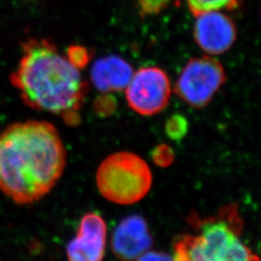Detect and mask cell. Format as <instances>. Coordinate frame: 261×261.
<instances>
[{"mask_svg":"<svg viewBox=\"0 0 261 261\" xmlns=\"http://www.w3.org/2000/svg\"><path fill=\"white\" fill-rule=\"evenodd\" d=\"M66 166V151L54 125L28 120L0 133V191L19 205L53 190Z\"/></svg>","mask_w":261,"mask_h":261,"instance_id":"obj_1","label":"cell"},{"mask_svg":"<svg viewBox=\"0 0 261 261\" xmlns=\"http://www.w3.org/2000/svg\"><path fill=\"white\" fill-rule=\"evenodd\" d=\"M10 82L29 108L60 116L71 126L80 122L87 86L80 69L47 39L23 42L22 56Z\"/></svg>","mask_w":261,"mask_h":261,"instance_id":"obj_2","label":"cell"},{"mask_svg":"<svg viewBox=\"0 0 261 261\" xmlns=\"http://www.w3.org/2000/svg\"><path fill=\"white\" fill-rule=\"evenodd\" d=\"M188 221L194 232L175 240L174 260L259 261L243 241L244 224L237 205L224 206L207 218L192 214Z\"/></svg>","mask_w":261,"mask_h":261,"instance_id":"obj_3","label":"cell"},{"mask_svg":"<svg viewBox=\"0 0 261 261\" xmlns=\"http://www.w3.org/2000/svg\"><path fill=\"white\" fill-rule=\"evenodd\" d=\"M96 182L106 199L119 205H130L148 194L153 176L149 166L140 156L117 152L102 162Z\"/></svg>","mask_w":261,"mask_h":261,"instance_id":"obj_4","label":"cell"},{"mask_svg":"<svg viewBox=\"0 0 261 261\" xmlns=\"http://www.w3.org/2000/svg\"><path fill=\"white\" fill-rule=\"evenodd\" d=\"M224 66L209 56L191 59L175 84V93L185 103L202 108L210 103L225 82Z\"/></svg>","mask_w":261,"mask_h":261,"instance_id":"obj_5","label":"cell"},{"mask_svg":"<svg viewBox=\"0 0 261 261\" xmlns=\"http://www.w3.org/2000/svg\"><path fill=\"white\" fill-rule=\"evenodd\" d=\"M171 85L167 74L158 67H144L133 74L126 87L130 109L141 115H154L168 103Z\"/></svg>","mask_w":261,"mask_h":261,"instance_id":"obj_6","label":"cell"},{"mask_svg":"<svg viewBox=\"0 0 261 261\" xmlns=\"http://www.w3.org/2000/svg\"><path fill=\"white\" fill-rule=\"evenodd\" d=\"M194 36L196 44L209 55H222L235 43L237 31L233 21L220 11H208L196 16Z\"/></svg>","mask_w":261,"mask_h":261,"instance_id":"obj_7","label":"cell"},{"mask_svg":"<svg viewBox=\"0 0 261 261\" xmlns=\"http://www.w3.org/2000/svg\"><path fill=\"white\" fill-rule=\"evenodd\" d=\"M107 226L97 213H87L81 220L77 234L67 246L68 261H103Z\"/></svg>","mask_w":261,"mask_h":261,"instance_id":"obj_8","label":"cell"},{"mask_svg":"<svg viewBox=\"0 0 261 261\" xmlns=\"http://www.w3.org/2000/svg\"><path fill=\"white\" fill-rule=\"evenodd\" d=\"M152 245L148 224L139 215L123 219L113 231L111 243L113 254L122 261L137 260Z\"/></svg>","mask_w":261,"mask_h":261,"instance_id":"obj_9","label":"cell"},{"mask_svg":"<svg viewBox=\"0 0 261 261\" xmlns=\"http://www.w3.org/2000/svg\"><path fill=\"white\" fill-rule=\"evenodd\" d=\"M134 71L121 57L106 56L97 60L91 69V82L101 92H118L126 89Z\"/></svg>","mask_w":261,"mask_h":261,"instance_id":"obj_10","label":"cell"},{"mask_svg":"<svg viewBox=\"0 0 261 261\" xmlns=\"http://www.w3.org/2000/svg\"><path fill=\"white\" fill-rule=\"evenodd\" d=\"M239 0H186L187 5L193 15L208 11L233 9Z\"/></svg>","mask_w":261,"mask_h":261,"instance_id":"obj_11","label":"cell"},{"mask_svg":"<svg viewBox=\"0 0 261 261\" xmlns=\"http://www.w3.org/2000/svg\"><path fill=\"white\" fill-rule=\"evenodd\" d=\"M140 13L143 16L159 14L168 6L170 0H137Z\"/></svg>","mask_w":261,"mask_h":261,"instance_id":"obj_12","label":"cell"},{"mask_svg":"<svg viewBox=\"0 0 261 261\" xmlns=\"http://www.w3.org/2000/svg\"><path fill=\"white\" fill-rule=\"evenodd\" d=\"M187 130L186 120L181 116H173L167 124V133L173 140L181 139Z\"/></svg>","mask_w":261,"mask_h":261,"instance_id":"obj_13","label":"cell"},{"mask_svg":"<svg viewBox=\"0 0 261 261\" xmlns=\"http://www.w3.org/2000/svg\"><path fill=\"white\" fill-rule=\"evenodd\" d=\"M67 57L69 60L79 69L86 65L89 60L88 51L83 47H71L67 53Z\"/></svg>","mask_w":261,"mask_h":261,"instance_id":"obj_14","label":"cell"},{"mask_svg":"<svg viewBox=\"0 0 261 261\" xmlns=\"http://www.w3.org/2000/svg\"><path fill=\"white\" fill-rule=\"evenodd\" d=\"M154 158L160 166H168L173 160V154L168 146H159L154 152Z\"/></svg>","mask_w":261,"mask_h":261,"instance_id":"obj_15","label":"cell"},{"mask_svg":"<svg viewBox=\"0 0 261 261\" xmlns=\"http://www.w3.org/2000/svg\"><path fill=\"white\" fill-rule=\"evenodd\" d=\"M138 261H175L173 256H170L165 252H148L143 253L140 257H139Z\"/></svg>","mask_w":261,"mask_h":261,"instance_id":"obj_16","label":"cell"}]
</instances>
